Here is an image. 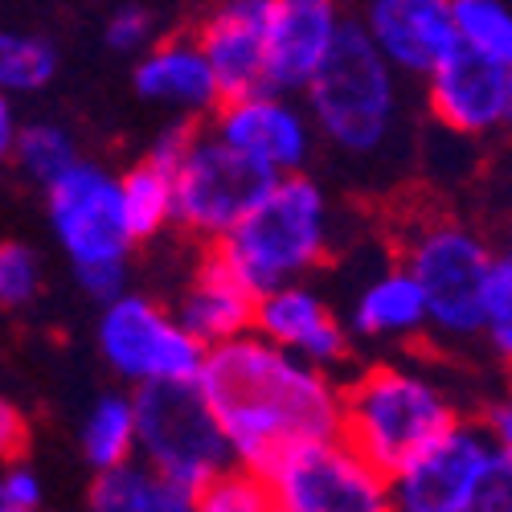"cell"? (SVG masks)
I'll list each match as a JSON object with an SVG mask.
<instances>
[{"label": "cell", "mask_w": 512, "mask_h": 512, "mask_svg": "<svg viewBox=\"0 0 512 512\" xmlns=\"http://www.w3.org/2000/svg\"><path fill=\"white\" fill-rule=\"evenodd\" d=\"M197 386L218 410L234 459L263 476L291 447L340 435V390L328 369L279 349L259 332L213 345Z\"/></svg>", "instance_id": "cell-1"}, {"label": "cell", "mask_w": 512, "mask_h": 512, "mask_svg": "<svg viewBox=\"0 0 512 512\" xmlns=\"http://www.w3.org/2000/svg\"><path fill=\"white\" fill-rule=\"evenodd\" d=\"M328 238L332 213L324 189L304 173H287L267 185V193L242 213V222L222 242H213V250L250 291L263 295L316 271L328 254Z\"/></svg>", "instance_id": "cell-2"}, {"label": "cell", "mask_w": 512, "mask_h": 512, "mask_svg": "<svg viewBox=\"0 0 512 512\" xmlns=\"http://www.w3.org/2000/svg\"><path fill=\"white\" fill-rule=\"evenodd\" d=\"M459 418L451 394L410 365H373L340 390V435L394 476Z\"/></svg>", "instance_id": "cell-3"}, {"label": "cell", "mask_w": 512, "mask_h": 512, "mask_svg": "<svg viewBox=\"0 0 512 512\" xmlns=\"http://www.w3.org/2000/svg\"><path fill=\"white\" fill-rule=\"evenodd\" d=\"M398 70L386 62L361 21H349L324 66L304 87L316 132L345 156H377L398 127Z\"/></svg>", "instance_id": "cell-4"}, {"label": "cell", "mask_w": 512, "mask_h": 512, "mask_svg": "<svg viewBox=\"0 0 512 512\" xmlns=\"http://www.w3.org/2000/svg\"><path fill=\"white\" fill-rule=\"evenodd\" d=\"M402 263L422 283L431 332H439L443 340H455V345L480 340L488 287L500 263V254H492L484 234H476L467 222H455V218L422 222L406 242Z\"/></svg>", "instance_id": "cell-5"}, {"label": "cell", "mask_w": 512, "mask_h": 512, "mask_svg": "<svg viewBox=\"0 0 512 512\" xmlns=\"http://www.w3.org/2000/svg\"><path fill=\"white\" fill-rule=\"evenodd\" d=\"M140 459L164 476L201 492L226 463H234L230 435L197 381H160L136 390Z\"/></svg>", "instance_id": "cell-6"}, {"label": "cell", "mask_w": 512, "mask_h": 512, "mask_svg": "<svg viewBox=\"0 0 512 512\" xmlns=\"http://www.w3.org/2000/svg\"><path fill=\"white\" fill-rule=\"evenodd\" d=\"M99 353L132 386H160V381H197L209 345L181 324L177 308L168 312L148 295L123 291L103 304L99 316Z\"/></svg>", "instance_id": "cell-7"}, {"label": "cell", "mask_w": 512, "mask_h": 512, "mask_svg": "<svg viewBox=\"0 0 512 512\" xmlns=\"http://www.w3.org/2000/svg\"><path fill=\"white\" fill-rule=\"evenodd\" d=\"M279 512H381L390 508V476L365 459L345 435L291 447L271 472Z\"/></svg>", "instance_id": "cell-8"}, {"label": "cell", "mask_w": 512, "mask_h": 512, "mask_svg": "<svg viewBox=\"0 0 512 512\" xmlns=\"http://www.w3.org/2000/svg\"><path fill=\"white\" fill-rule=\"evenodd\" d=\"M500 459L484 422L455 418L390 476V508L398 512H480V496Z\"/></svg>", "instance_id": "cell-9"}, {"label": "cell", "mask_w": 512, "mask_h": 512, "mask_svg": "<svg viewBox=\"0 0 512 512\" xmlns=\"http://www.w3.org/2000/svg\"><path fill=\"white\" fill-rule=\"evenodd\" d=\"M50 226L70 259V267H99V263H127L136 234L127 226L123 189L103 164L74 160L58 181L46 185Z\"/></svg>", "instance_id": "cell-10"}, {"label": "cell", "mask_w": 512, "mask_h": 512, "mask_svg": "<svg viewBox=\"0 0 512 512\" xmlns=\"http://www.w3.org/2000/svg\"><path fill=\"white\" fill-rule=\"evenodd\" d=\"M177 181V226L205 242H222L242 213L267 193L275 181L263 164H254L238 148H230L218 132H201L181 168L173 173Z\"/></svg>", "instance_id": "cell-11"}, {"label": "cell", "mask_w": 512, "mask_h": 512, "mask_svg": "<svg viewBox=\"0 0 512 512\" xmlns=\"http://www.w3.org/2000/svg\"><path fill=\"white\" fill-rule=\"evenodd\" d=\"M287 95L291 91L271 87V91L222 99V107L213 111V132L254 164H263L271 177L304 173L320 136L308 107L291 103Z\"/></svg>", "instance_id": "cell-12"}, {"label": "cell", "mask_w": 512, "mask_h": 512, "mask_svg": "<svg viewBox=\"0 0 512 512\" xmlns=\"http://www.w3.org/2000/svg\"><path fill=\"white\" fill-rule=\"evenodd\" d=\"M426 107L459 140L508 132V66L459 46L426 78Z\"/></svg>", "instance_id": "cell-13"}, {"label": "cell", "mask_w": 512, "mask_h": 512, "mask_svg": "<svg viewBox=\"0 0 512 512\" xmlns=\"http://www.w3.org/2000/svg\"><path fill=\"white\" fill-rule=\"evenodd\" d=\"M361 25L402 78L426 82L459 50L451 0H369Z\"/></svg>", "instance_id": "cell-14"}, {"label": "cell", "mask_w": 512, "mask_h": 512, "mask_svg": "<svg viewBox=\"0 0 512 512\" xmlns=\"http://www.w3.org/2000/svg\"><path fill=\"white\" fill-rule=\"evenodd\" d=\"M197 41L226 99L271 91V0H218L197 25Z\"/></svg>", "instance_id": "cell-15"}, {"label": "cell", "mask_w": 512, "mask_h": 512, "mask_svg": "<svg viewBox=\"0 0 512 512\" xmlns=\"http://www.w3.org/2000/svg\"><path fill=\"white\" fill-rule=\"evenodd\" d=\"M254 332L275 340L279 349L304 357L320 369H336L349 361V324H340L336 312L300 279L279 283L259 295L254 308Z\"/></svg>", "instance_id": "cell-16"}, {"label": "cell", "mask_w": 512, "mask_h": 512, "mask_svg": "<svg viewBox=\"0 0 512 512\" xmlns=\"http://www.w3.org/2000/svg\"><path fill=\"white\" fill-rule=\"evenodd\" d=\"M132 87L144 103H156L177 115H213L222 107L218 70L205 58L197 33L193 37H164L136 58Z\"/></svg>", "instance_id": "cell-17"}, {"label": "cell", "mask_w": 512, "mask_h": 512, "mask_svg": "<svg viewBox=\"0 0 512 512\" xmlns=\"http://www.w3.org/2000/svg\"><path fill=\"white\" fill-rule=\"evenodd\" d=\"M345 25L340 0H271V87L304 91Z\"/></svg>", "instance_id": "cell-18"}, {"label": "cell", "mask_w": 512, "mask_h": 512, "mask_svg": "<svg viewBox=\"0 0 512 512\" xmlns=\"http://www.w3.org/2000/svg\"><path fill=\"white\" fill-rule=\"evenodd\" d=\"M254 308H259V291H250L222 254L209 250L189 283V291L181 295L177 316L201 345L213 349L242 332H254Z\"/></svg>", "instance_id": "cell-19"}, {"label": "cell", "mask_w": 512, "mask_h": 512, "mask_svg": "<svg viewBox=\"0 0 512 512\" xmlns=\"http://www.w3.org/2000/svg\"><path fill=\"white\" fill-rule=\"evenodd\" d=\"M349 328L361 340H410L431 328L426 295H422V283L414 279V271L406 263H398L390 271H381L377 279H369L353 300Z\"/></svg>", "instance_id": "cell-20"}, {"label": "cell", "mask_w": 512, "mask_h": 512, "mask_svg": "<svg viewBox=\"0 0 512 512\" xmlns=\"http://www.w3.org/2000/svg\"><path fill=\"white\" fill-rule=\"evenodd\" d=\"M87 500L99 512H193L201 504V492L185 488L173 476H164L148 459L132 455L115 467L95 472Z\"/></svg>", "instance_id": "cell-21"}, {"label": "cell", "mask_w": 512, "mask_h": 512, "mask_svg": "<svg viewBox=\"0 0 512 512\" xmlns=\"http://www.w3.org/2000/svg\"><path fill=\"white\" fill-rule=\"evenodd\" d=\"M140 455V414H136V394H103L87 422H82V459L95 472L115 467L123 459Z\"/></svg>", "instance_id": "cell-22"}, {"label": "cell", "mask_w": 512, "mask_h": 512, "mask_svg": "<svg viewBox=\"0 0 512 512\" xmlns=\"http://www.w3.org/2000/svg\"><path fill=\"white\" fill-rule=\"evenodd\" d=\"M123 189V209H127V226H132L136 242L156 238L164 226L177 222V181L168 168L156 160H140L119 177Z\"/></svg>", "instance_id": "cell-23"}, {"label": "cell", "mask_w": 512, "mask_h": 512, "mask_svg": "<svg viewBox=\"0 0 512 512\" xmlns=\"http://www.w3.org/2000/svg\"><path fill=\"white\" fill-rule=\"evenodd\" d=\"M54 70H58V54L46 37L0 29V91L5 95L17 99V95H33L41 87H50Z\"/></svg>", "instance_id": "cell-24"}, {"label": "cell", "mask_w": 512, "mask_h": 512, "mask_svg": "<svg viewBox=\"0 0 512 512\" xmlns=\"http://www.w3.org/2000/svg\"><path fill=\"white\" fill-rule=\"evenodd\" d=\"M459 46L512 70V9L504 0H451Z\"/></svg>", "instance_id": "cell-25"}, {"label": "cell", "mask_w": 512, "mask_h": 512, "mask_svg": "<svg viewBox=\"0 0 512 512\" xmlns=\"http://www.w3.org/2000/svg\"><path fill=\"white\" fill-rule=\"evenodd\" d=\"M82 160L74 140L66 127L58 123H21V136H17V148H13V164L21 168V173L37 185H50L58 181L66 168Z\"/></svg>", "instance_id": "cell-26"}, {"label": "cell", "mask_w": 512, "mask_h": 512, "mask_svg": "<svg viewBox=\"0 0 512 512\" xmlns=\"http://www.w3.org/2000/svg\"><path fill=\"white\" fill-rule=\"evenodd\" d=\"M201 512H271L275 496L263 472H254L246 463H226L218 476L201 488Z\"/></svg>", "instance_id": "cell-27"}, {"label": "cell", "mask_w": 512, "mask_h": 512, "mask_svg": "<svg viewBox=\"0 0 512 512\" xmlns=\"http://www.w3.org/2000/svg\"><path fill=\"white\" fill-rule=\"evenodd\" d=\"M480 340L496 361L512 365V267L504 259L496 263V275H492V287H488Z\"/></svg>", "instance_id": "cell-28"}, {"label": "cell", "mask_w": 512, "mask_h": 512, "mask_svg": "<svg viewBox=\"0 0 512 512\" xmlns=\"http://www.w3.org/2000/svg\"><path fill=\"white\" fill-rule=\"evenodd\" d=\"M41 295V263L21 242H0V308H25Z\"/></svg>", "instance_id": "cell-29"}, {"label": "cell", "mask_w": 512, "mask_h": 512, "mask_svg": "<svg viewBox=\"0 0 512 512\" xmlns=\"http://www.w3.org/2000/svg\"><path fill=\"white\" fill-rule=\"evenodd\" d=\"M156 41V17L144 5H119L107 17V46L119 54H144Z\"/></svg>", "instance_id": "cell-30"}, {"label": "cell", "mask_w": 512, "mask_h": 512, "mask_svg": "<svg viewBox=\"0 0 512 512\" xmlns=\"http://www.w3.org/2000/svg\"><path fill=\"white\" fill-rule=\"evenodd\" d=\"M197 136H201V127L193 123V115H181V119H173V123H168L164 132L152 140L148 160H156L160 168H168V173H177L181 160L189 156V148L197 144Z\"/></svg>", "instance_id": "cell-31"}, {"label": "cell", "mask_w": 512, "mask_h": 512, "mask_svg": "<svg viewBox=\"0 0 512 512\" xmlns=\"http://www.w3.org/2000/svg\"><path fill=\"white\" fill-rule=\"evenodd\" d=\"M0 476H5L9 512H33V508L41 504V480H37L33 467H25V463H17V459H13Z\"/></svg>", "instance_id": "cell-32"}, {"label": "cell", "mask_w": 512, "mask_h": 512, "mask_svg": "<svg viewBox=\"0 0 512 512\" xmlns=\"http://www.w3.org/2000/svg\"><path fill=\"white\" fill-rule=\"evenodd\" d=\"M29 447V426H25V414L9 402L0 398V459H21Z\"/></svg>", "instance_id": "cell-33"}, {"label": "cell", "mask_w": 512, "mask_h": 512, "mask_svg": "<svg viewBox=\"0 0 512 512\" xmlns=\"http://www.w3.org/2000/svg\"><path fill=\"white\" fill-rule=\"evenodd\" d=\"M484 426L492 431V439H496V447L512 459V390L504 394V398H496L492 402V410H488V418H484Z\"/></svg>", "instance_id": "cell-34"}, {"label": "cell", "mask_w": 512, "mask_h": 512, "mask_svg": "<svg viewBox=\"0 0 512 512\" xmlns=\"http://www.w3.org/2000/svg\"><path fill=\"white\" fill-rule=\"evenodd\" d=\"M17 136H21V123H17V111H13V95L0 91V164L13 160Z\"/></svg>", "instance_id": "cell-35"}, {"label": "cell", "mask_w": 512, "mask_h": 512, "mask_svg": "<svg viewBox=\"0 0 512 512\" xmlns=\"http://www.w3.org/2000/svg\"><path fill=\"white\" fill-rule=\"evenodd\" d=\"M500 259L512 267V230H508V238H504V250H500Z\"/></svg>", "instance_id": "cell-36"}, {"label": "cell", "mask_w": 512, "mask_h": 512, "mask_svg": "<svg viewBox=\"0 0 512 512\" xmlns=\"http://www.w3.org/2000/svg\"><path fill=\"white\" fill-rule=\"evenodd\" d=\"M508 132H512V70H508Z\"/></svg>", "instance_id": "cell-37"}, {"label": "cell", "mask_w": 512, "mask_h": 512, "mask_svg": "<svg viewBox=\"0 0 512 512\" xmlns=\"http://www.w3.org/2000/svg\"><path fill=\"white\" fill-rule=\"evenodd\" d=\"M0 512H9V496H5V476H0Z\"/></svg>", "instance_id": "cell-38"}]
</instances>
